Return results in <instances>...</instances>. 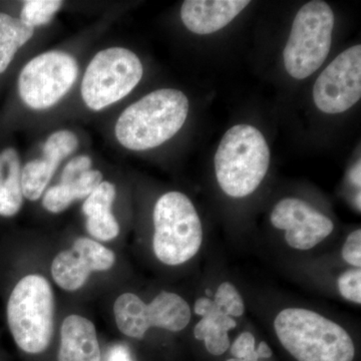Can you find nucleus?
<instances>
[{
	"label": "nucleus",
	"mask_w": 361,
	"mask_h": 361,
	"mask_svg": "<svg viewBox=\"0 0 361 361\" xmlns=\"http://www.w3.org/2000/svg\"><path fill=\"white\" fill-rule=\"evenodd\" d=\"M214 302L221 314L239 317L245 311L244 301L236 287L230 282H224L218 287L214 296Z\"/></svg>",
	"instance_id": "23"
},
{
	"label": "nucleus",
	"mask_w": 361,
	"mask_h": 361,
	"mask_svg": "<svg viewBox=\"0 0 361 361\" xmlns=\"http://www.w3.org/2000/svg\"><path fill=\"white\" fill-rule=\"evenodd\" d=\"M342 257L349 264L360 268L361 266V231L355 230L349 234L341 251Z\"/></svg>",
	"instance_id": "25"
},
{
	"label": "nucleus",
	"mask_w": 361,
	"mask_h": 361,
	"mask_svg": "<svg viewBox=\"0 0 361 361\" xmlns=\"http://www.w3.org/2000/svg\"><path fill=\"white\" fill-rule=\"evenodd\" d=\"M54 296L47 278L27 275L7 303V322L14 341L30 355L44 353L54 336Z\"/></svg>",
	"instance_id": "4"
},
{
	"label": "nucleus",
	"mask_w": 361,
	"mask_h": 361,
	"mask_svg": "<svg viewBox=\"0 0 361 361\" xmlns=\"http://www.w3.org/2000/svg\"><path fill=\"white\" fill-rule=\"evenodd\" d=\"M20 156L13 148L0 153V216L13 217L23 203Z\"/></svg>",
	"instance_id": "16"
},
{
	"label": "nucleus",
	"mask_w": 361,
	"mask_h": 361,
	"mask_svg": "<svg viewBox=\"0 0 361 361\" xmlns=\"http://www.w3.org/2000/svg\"><path fill=\"white\" fill-rule=\"evenodd\" d=\"M153 218V248L161 263L184 264L200 250L203 227L186 195L176 191L163 195L157 201Z\"/></svg>",
	"instance_id": "5"
},
{
	"label": "nucleus",
	"mask_w": 361,
	"mask_h": 361,
	"mask_svg": "<svg viewBox=\"0 0 361 361\" xmlns=\"http://www.w3.org/2000/svg\"><path fill=\"white\" fill-rule=\"evenodd\" d=\"M78 75L77 61L63 51H47L26 63L18 78V92L26 106L45 110L70 92Z\"/></svg>",
	"instance_id": "8"
},
{
	"label": "nucleus",
	"mask_w": 361,
	"mask_h": 361,
	"mask_svg": "<svg viewBox=\"0 0 361 361\" xmlns=\"http://www.w3.org/2000/svg\"><path fill=\"white\" fill-rule=\"evenodd\" d=\"M63 6L59 0H28L25 2L20 20L30 27L47 25Z\"/></svg>",
	"instance_id": "22"
},
{
	"label": "nucleus",
	"mask_w": 361,
	"mask_h": 361,
	"mask_svg": "<svg viewBox=\"0 0 361 361\" xmlns=\"http://www.w3.org/2000/svg\"><path fill=\"white\" fill-rule=\"evenodd\" d=\"M339 292L346 300L361 303V271L360 268L348 270L338 278Z\"/></svg>",
	"instance_id": "24"
},
{
	"label": "nucleus",
	"mask_w": 361,
	"mask_h": 361,
	"mask_svg": "<svg viewBox=\"0 0 361 361\" xmlns=\"http://www.w3.org/2000/svg\"><path fill=\"white\" fill-rule=\"evenodd\" d=\"M78 147L77 135L70 130L54 133L45 142L44 158L28 161L21 169L23 197L30 201L39 200L51 182L59 164L71 155Z\"/></svg>",
	"instance_id": "12"
},
{
	"label": "nucleus",
	"mask_w": 361,
	"mask_h": 361,
	"mask_svg": "<svg viewBox=\"0 0 361 361\" xmlns=\"http://www.w3.org/2000/svg\"><path fill=\"white\" fill-rule=\"evenodd\" d=\"M35 28L20 18L0 13V75L6 71L23 45L32 39Z\"/></svg>",
	"instance_id": "20"
},
{
	"label": "nucleus",
	"mask_w": 361,
	"mask_h": 361,
	"mask_svg": "<svg viewBox=\"0 0 361 361\" xmlns=\"http://www.w3.org/2000/svg\"><path fill=\"white\" fill-rule=\"evenodd\" d=\"M59 361H101V350L94 323L80 315L63 320Z\"/></svg>",
	"instance_id": "14"
},
{
	"label": "nucleus",
	"mask_w": 361,
	"mask_h": 361,
	"mask_svg": "<svg viewBox=\"0 0 361 361\" xmlns=\"http://www.w3.org/2000/svg\"><path fill=\"white\" fill-rule=\"evenodd\" d=\"M361 97V45L342 51L320 73L313 87L316 108L327 115L350 110Z\"/></svg>",
	"instance_id": "9"
},
{
	"label": "nucleus",
	"mask_w": 361,
	"mask_h": 361,
	"mask_svg": "<svg viewBox=\"0 0 361 361\" xmlns=\"http://www.w3.org/2000/svg\"><path fill=\"white\" fill-rule=\"evenodd\" d=\"M206 293H207V295H209V296L212 295V292H211L210 290H209V289H207V290H206Z\"/></svg>",
	"instance_id": "33"
},
{
	"label": "nucleus",
	"mask_w": 361,
	"mask_h": 361,
	"mask_svg": "<svg viewBox=\"0 0 361 361\" xmlns=\"http://www.w3.org/2000/svg\"><path fill=\"white\" fill-rule=\"evenodd\" d=\"M147 307L151 327L178 332L186 329L191 320L189 304L172 292H161Z\"/></svg>",
	"instance_id": "17"
},
{
	"label": "nucleus",
	"mask_w": 361,
	"mask_h": 361,
	"mask_svg": "<svg viewBox=\"0 0 361 361\" xmlns=\"http://www.w3.org/2000/svg\"><path fill=\"white\" fill-rule=\"evenodd\" d=\"M194 310L196 314L200 315L202 317L221 314L215 302L211 300V299L205 298V297L199 298L198 300L195 302Z\"/></svg>",
	"instance_id": "28"
},
{
	"label": "nucleus",
	"mask_w": 361,
	"mask_h": 361,
	"mask_svg": "<svg viewBox=\"0 0 361 361\" xmlns=\"http://www.w3.org/2000/svg\"><path fill=\"white\" fill-rule=\"evenodd\" d=\"M334 27V11L326 2L313 0L299 9L283 51L285 70L291 78L305 80L323 65Z\"/></svg>",
	"instance_id": "6"
},
{
	"label": "nucleus",
	"mask_w": 361,
	"mask_h": 361,
	"mask_svg": "<svg viewBox=\"0 0 361 361\" xmlns=\"http://www.w3.org/2000/svg\"><path fill=\"white\" fill-rule=\"evenodd\" d=\"M144 68L129 49L111 47L97 52L85 71L82 97L87 108L101 111L121 101L142 80Z\"/></svg>",
	"instance_id": "7"
},
{
	"label": "nucleus",
	"mask_w": 361,
	"mask_h": 361,
	"mask_svg": "<svg viewBox=\"0 0 361 361\" xmlns=\"http://www.w3.org/2000/svg\"><path fill=\"white\" fill-rule=\"evenodd\" d=\"M275 228L284 230L285 240L291 248L310 250L334 232V224L327 216L307 202L285 198L278 202L270 216Z\"/></svg>",
	"instance_id": "10"
},
{
	"label": "nucleus",
	"mask_w": 361,
	"mask_h": 361,
	"mask_svg": "<svg viewBox=\"0 0 361 361\" xmlns=\"http://www.w3.org/2000/svg\"><path fill=\"white\" fill-rule=\"evenodd\" d=\"M103 182V174L99 171L90 170L73 182L59 183L49 188L42 199L45 210L54 214L63 212L73 201L87 198Z\"/></svg>",
	"instance_id": "18"
},
{
	"label": "nucleus",
	"mask_w": 361,
	"mask_h": 361,
	"mask_svg": "<svg viewBox=\"0 0 361 361\" xmlns=\"http://www.w3.org/2000/svg\"><path fill=\"white\" fill-rule=\"evenodd\" d=\"M189 99L184 92L161 89L149 92L123 111L116 125V137L132 151L161 146L184 126Z\"/></svg>",
	"instance_id": "1"
},
{
	"label": "nucleus",
	"mask_w": 361,
	"mask_h": 361,
	"mask_svg": "<svg viewBox=\"0 0 361 361\" xmlns=\"http://www.w3.org/2000/svg\"><path fill=\"white\" fill-rule=\"evenodd\" d=\"M360 160H358L357 163L351 168L350 173H349V178H350L351 182L355 186L360 188L361 182H360Z\"/></svg>",
	"instance_id": "30"
},
{
	"label": "nucleus",
	"mask_w": 361,
	"mask_h": 361,
	"mask_svg": "<svg viewBox=\"0 0 361 361\" xmlns=\"http://www.w3.org/2000/svg\"><path fill=\"white\" fill-rule=\"evenodd\" d=\"M255 350V338L251 332H243L233 343L231 353L235 358H245Z\"/></svg>",
	"instance_id": "27"
},
{
	"label": "nucleus",
	"mask_w": 361,
	"mask_h": 361,
	"mask_svg": "<svg viewBox=\"0 0 361 361\" xmlns=\"http://www.w3.org/2000/svg\"><path fill=\"white\" fill-rule=\"evenodd\" d=\"M283 348L298 361H353L355 346L345 329L314 311L287 308L275 318Z\"/></svg>",
	"instance_id": "2"
},
{
	"label": "nucleus",
	"mask_w": 361,
	"mask_h": 361,
	"mask_svg": "<svg viewBox=\"0 0 361 361\" xmlns=\"http://www.w3.org/2000/svg\"><path fill=\"white\" fill-rule=\"evenodd\" d=\"M237 323L232 317L218 314L203 317L194 329V336L198 341H205L207 350L213 355H222L229 349V330L234 329Z\"/></svg>",
	"instance_id": "21"
},
{
	"label": "nucleus",
	"mask_w": 361,
	"mask_h": 361,
	"mask_svg": "<svg viewBox=\"0 0 361 361\" xmlns=\"http://www.w3.org/2000/svg\"><path fill=\"white\" fill-rule=\"evenodd\" d=\"M106 361H133L130 353L123 346H115L110 353Z\"/></svg>",
	"instance_id": "29"
},
{
	"label": "nucleus",
	"mask_w": 361,
	"mask_h": 361,
	"mask_svg": "<svg viewBox=\"0 0 361 361\" xmlns=\"http://www.w3.org/2000/svg\"><path fill=\"white\" fill-rule=\"evenodd\" d=\"M216 178L222 191L232 198H244L257 190L267 175L270 149L264 135L241 123L227 130L215 158Z\"/></svg>",
	"instance_id": "3"
},
{
	"label": "nucleus",
	"mask_w": 361,
	"mask_h": 361,
	"mask_svg": "<svg viewBox=\"0 0 361 361\" xmlns=\"http://www.w3.org/2000/svg\"><path fill=\"white\" fill-rule=\"evenodd\" d=\"M249 4L247 0H186L180 7V20L195 35H212L232 23Z\"/></svg>",
	"instance_id": "13"
},
{
	"label": "nucleus",
	"mask_w": 361,
	"mask_h": 361,
	"mask_svg": "<svg viewBox=\"0 0 361 361\" xmlns=\"http://www.w3.org/2000/svg\"><path fill=\"white\" fill-rule=\"evenodd\" d=\"M114 314L118 330L132 338L142 339L151 329L147 316V304L135 294L125 293L118 296L114 304Z\"/></svg>",
	"instance_id": "19"
},
{
	"label": "nucleus",
	"mask_w": 361,
	"mask_h": 361,
	"mask_svg": "<svg viewBox=\"0 0 361 361\" xmlns=\"http://www.w3.org/2000/svg\"><path fill=\"white\" fill-rule=\"evenodd\" d=\"M259 358H269L272 356V350L265 341L260 342L258 348L256 349Z\"/></svg>",
	"instance_id": "31"
},
{
	"label": "nucleus",
	"mask_w": 361,
	"mask_h": 361,
	"mask_svg": "<svg viewBox=\"0 0 361 361\" xmlns=\"http://www.w3.org/2000/svg\"><path fill=\"white\" fill-rule=\"evenodd\" d=\"M116 262L113 251L90 238L80 237L68 250L54 259L51 275L56 283L66 291H77L89 279L90 273L110 270Z\"/></svg>",
	"instance_id": "11"
},
{
	"label": "nucleus",
	"mask_w": 361,
	"mask_h": 361,
	"mask_svg": "<svg viewBox=\"0 0 361 361\" xmlns=\"http://www.w3.org/2000/svg\"><path fill=\"white\" fill-rule=\"evenodd\" d=\"M90 167H92V160L90 157L78 156L77 158H73L63 169L61 183L66 184L78 179L80 176L90 171Z\"/></svg>",
	"instance_id": "26"
},
{
	"label": "nucleus",
	"mask_w": 361,
	"mask_h": 361,
	"mask_svg": "<svg viewBox=\"0 0 361 361\" xmlns=\"http://www.w3.org/2000/svg\"><path fill=\"white\" fill-rule=\"evenodd\" d=\"M116 195L115 185L102 182L82 205V212L87 217V232L99 241H111L120 233V226L111 213Z\"/></svg>",
	"instance_id": "15"
},
{
	"label": "nucleus",
	"mask_w": 361,
	"mask_h": 361,
	"mask_svg": "<svg viewBox=\"0 0 361 361\" xmlns=\"http://www.w3.org/2000/svg\"><path fill=\"white\" fill-rule=\"evenodd\" d=\"M258 355L255 349L250 355L247 356L245 358H231V360H228L227 361H258Z\"/></svg>",
	"instance_id": "32"
}]
</instances>
